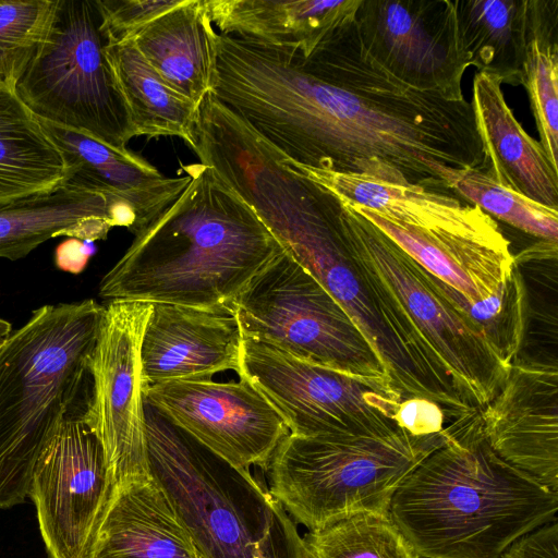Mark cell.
Instances as JSON below:
<instances>
[{"label":"cell","instance_id":"cell-2","mask_svg":"<svg viewBox=\"0 0 558 558\" xmlns=\"http://www.w3.org/2000/svg\"><path fill=\"white\" fill-rule=\"evenodd\" d=\"M184 169L190 183L134 235L101 278L100 298L232 311L253 277L283 251L215 169Z\"/></svg>","mask_w":558,"mask_h":558},{"label":"cell","instance_id":"cell-25","mask_svg":"<svg viewBox=\"0 0 558 558\" xmlns=\"http://www.w3.org/2000/svg\"><path fill=\"white\" fill-rule=\"evenodd\" d=\"M73 169L0 73V205L62 187Z\"/></svg>","mask_w":558,"mask_h":558},{"label":"cell","instance_id":"cell-17","mask_svg":"<svg viewBox=\"0 0 558 558\" xmlns=\"http://www.w3.org/2000/svg\"><path fill=\"white\" fill-rule=\"evenodd\" d=\"M242 333L232 311L153 303L141 347L148 386L241 372Z\"/></svg>","mask_w":558,"mask_h":558},{"label":"cell","instance_id":"cell-26","mask_svg":"<svg viewBox=\"0 0 558 558\" xmlns=\"http://www.w3.org/2000/svg\"><path fill=\"white\" fill-rule=\"evenodd\" d=\"M134 136H175L195 145L198 108L171 88L140 53L133 40L105 48Z\"/></svg>","mask_w":558,"mask_h":558},{"label":"cell","instance_id":"cell-18","mask_svg":"<svg viewBox=\"0 0 558 558\" xmlns=\"http://www.w3.org/2000/svg\"><path fill=\"white\" fill-rule=\"evenodd\" d=\"M114 227L134 232L135 218L126 205L65 183L51 193L0 205V258L17 260L62 235L81 241L106 240Z\"/></svg>","mask_w":558,"mask_h":558},{"label":"cell","instance_id":"cell-12","mask_svg":"<svg viewBox=\"0 0 558 558\" xmlns=\"http://www.w3.org/2000/svg\"><path fill=\"white\" fill-rule=\"evenodd\" d=\"M81 415L60 423L32 475L28 497L49 558H90L113 490L101 444Z\"/></svg>","mask_w":558,"mask_h":558},{"label":"cell","instance_id":"cell-8","mask_svg":"<svg viewBox=\"0 0 558 558\" xmlns=\"http://www.w3.org/2000/svg\"><path fill=\"white\" fill-rule=\"evenodd\" d=\"M101 24L97 0H58L50 29L14 88L38 119L126 155L134 132L106 56Z\"/></svg>","mask_w":558,"mask_h":558},{"label":"cell","instance_id":"cell-1","mask_svg":"<svg viewBox=\"0 0 558 558\" xmlns=\"http://www.w3.org/2000/svg\"><path fill=\"white\" fill-rule=\"evenodd\" d=\"M354 20L298 51L217 34L210 94L294 165L449 193L480 168L473 108L401 83L363 50Z\"/></svg>","mask_w":558,"mask_h":558},{"label":"cell","instance_id":"cell-4","mask_svg":"<svg viewBox=\"0 0 558 558\" xmlns=\"http://www.w3.org/2000/svg\"><path fill=\"white\" fill-rule=\"evenodd\" d=\"M105 310L94 299L43 305L0 347V510L25 502L60 423L86 411Z\"/></svg>","mask_w":558,"mask_h":558},{"label":"cell","instance_id":"cell-29","mask_svg":"<svg viewBox=\"0 0 558 558\" xmlns=\"http://www.w3.org/2000/svg\"><path fill=\"white\" fill-rule=\"evenodd\" d=\"M447 190L477 206L492 218L541 240H558V209L506 189L478 168L452 169Z\"/></svg>","mask_w":558,"mask_h":558},{"label":"cell","instance_id":"cell-32","mask_svg":"<svg viewBox=\"0 0 558 558\" xmlns=\"http://www.w3.org/2000/svg\"><path fill=\"white\" fill-rule=\"evenodd\" d=\"M184 0H97L107 45L131 40L150 22Z\"/></svg>","mask_w":558,"mask_h":558},{"label":"cell","instance_id":"cell-31","mask_svg":"<svg viewBox=\"0 0 558 558\" xmlns=\"http://www.w3.org/2000/svg\"><path fill=\"white\" fill-rule=\"evenodd\" d=\"M58 0H0V62L15 83L25 62L46 38Z\"/></svg>","mask_w":558,"mask_h":558},{"label":"cell","instance_id":"cell-14","mask_svg":"<svg viewBox=\"0 0 558 558\" xmlns=\"http://www.w3.org/2000/svg\"><path fill=\"white\" fill-rule=\"evenodd\" d=\"M145 400L171 423L231 464L266 470L290 432L245 378L179 380L148 386Z\"/></svg>","mask_w":558,"mask_h":558},{"label":"cell","instance_id":"cell-7","mask_svg":"<svg viewBox=\"0 0 558 558\" xmlns=\"http://www.w3.org/2000/svg\"><path fill=\"white\" fill-rule=\"evenodd\" d=\"M340 204L341 226L354 258L407 315L461 396L472 408H485L504 386L511 364L445 282L368 219Z\"/></svg>","mask_w":558,"mask_h":558},{"label":"cell","instance_id":"cell-35","mask_svg":"<svg viewBox=\"0 0 558 558\" xmlns=\"http://www.w3.org/2000/svg\"><path fill=\"white\" fill-rule=\"evenodd\" d=\"M504 558H558V523L544 524L517 539Z\"/></svg>","mask_w":558,"mask_h":558},{"label":"cell","instance_id":"cell-16","mask_svg":"<svg viewBox=\"0 0 558 558\" xmlns=\"http://www.w3.org/2000/svg\"><path fill=\"white\" fill-rule=\"evenodd\" d=\"M345 204L468 303L504 293L519 269L509 241L492 217L469 228L426 230L389 221L356 204Z\"/></svg>","mask_w":558,"mask_h":558},{"label":"cell","instance_id":"cell-24","mask_svg":"<svg viewBox=\"0 0 558 558\" xmlns=\"http://www.w3.org/2000/svg\"><path fill=\"white\" fill-rule=\"evenodd\" d=\"M284 160L340 201L360 205L392 222L426 230L463 229L490 217L450 193L411 183L388 182L366 174L312 169Z\"/></svg>","mask_w":558,"mask_h":558},{"label":"cell","instance_id":"cell-33","mask_svg":"<svg viewBox=\"0 0 558 558\" xmlns=\"http://www.w3.org/2000/svg\"><path fill=\"white\" fill-rule=\"evenodd\" d=\"M256 558H311L304 539L276 499L270 523L258 545Z\"/></svg>","mask_w":558,"mask_h":558},{"label":"cell","instance_id":"cell-28","mask_svg":"<svg viewBox=\"0 0 558 558\" xmlns=\"http://www.w3.org/2000/svg\"><path fill=\"white\" fill-rule=\"evenodd\" d=\"M539 143L558 169V0H526L522 84Z\"/></svg>","mask_w":558,"mask_h":558},{"label":"cell","instance_id":"cell-10","mask_svg":"<svg viewBox=\"0 0 558 558\" xmlns=\"http://www.w3.org/2000/svg\"><path fill=\"white\" fill-rule=\"evenodd\" d=\"M240 378L275 408L291 435H380L399 429L396 390L364 383L243 338Z\"/></svg>","mask_w":558,"mask_h":558},{"label":"cell","instance_id":"cell-11","mask_svg":"<svg viewBox=\"0 0 558 558\" xmlns=\"http://www.w3.org/2000/svg\"><path fill=\"white\" fill-rule=\"evenodd\" d=\"M89 360L83 422L104 449L113 487L150 476L141 347L153 304L109 301Z\"/></svg>","mask_w":558,"mask_h":558},{"label":"cell","instance_id":"cell-3","mask_svg":"<svg viewBox=\"0 0 558 558\" xmlns=\"http://www.w3.org/2000/svg\"><path fill=\"white\" fill-rule=\"evenodd\" d=\"M557 510L558 493L495 453L476 410L449 422L445 442L392 496L389 517L420 558H504Z\"/></svg>","mask_w":558,"mask_h":558},{"label":"cell","instance_id":"cell-9","mask_svg":"<svg viewBox=\"0 0 558 558\" xmlns=\"http://www.w3.org/2000/svg\"><path fill=\"white\" fill-rule=\"evenodd\" d=\"M232 312L243 338L396 390L385 365L348 313L284 251L253 277L234 300Z\"/></svg>","mask_w":558,"mask_h":558},{"label":"cell","instance_id":"cell-15","mask_svg":"<svg viewBox=\"0 0 558 558\" xmlns=\"http://www.w3.org/2000/svg\"><path fill=\"white\" fill-rule=\"evenodd\" d=\"M481 417L485 438L500 459L558 493L556 362L517 357Z\"/></svg>","mask_w":558,"mask_h":558},{"label":"cell","instance_id":"cell-5","mask_svg":"<svg viewBox=\"0 0 558 558\" xmlns=\"http://www.w3.org/2000/svg\"><path fill=\"white\" fill-rule=\"evenodd\" d=\"M400 427L380 435L289 434L266 472L270 495L310 531L359 514H389L392 496L446 440Z\"/></svg>","mask_w":558,"mask_h":558},{"label":"cell","instance_id":"cell-23","mask_svg":"<svg viewBox=\"0 0 558 558\" xmlns=\"http://www.w3.org/2000/svg\"><path fill=\"white\" fill-rule=\"evenodd\" d=\"M216 39L206 0H184L132 40L171 88L199 106L213 88Z\"/></svg>","mask_w":558,"mask_h":558},{"label":"cell","instance_id":"cell-34","mask_svg":"<svg viewBox=\"0 0 558 558\" xmlns=\"http://www.w3.org/2000/svg\"><path fill=\"white\" fill-rule=\"evenodd\" d=\"M446 418L439 405L415 398L403 400L396 414L398 425L417 436L440 433L447 426Z\"/></svg>","mask_w":558,"mask_h":558},{"label":"cell","instance_id":"cell-13","mask_svg":"<svg viewBox=\"0 0 558 558\" xmlns=\"http://www.w3.org/2000/svg\"><path fill=\"white\" fill-rule=\"evenodd\" d=\"M355 28L364 52L409 87L464 100L471 65L457 31L453 0H361Z\"/></svg>","mask_w":558,"mask_h":558},{"label":"cell","instance_id":"cell-36","mask_svg":"<svg viewBox=\"0 0 558 558\" xmlns=\"http://www.w3.org/2000/svg\"><path fill=\"white\" fill-rule=\"evenodd\" d=\"M89 258L86 245L78 239L69 238L60 243L56 250V264L58 268L72 274L81 272Z\"/></svg>","mask_w":558,"mask_h":558},{"label":"cell","instance_id":"cell-21","mask_svg":"<svg viewBox=\"0 0 558 558\" xmlns=\"http://www.w3.org/2000/svg\"><path fill=\"white\" fill-rule=\"evenodd\" d=\"M90 558H199L151 476L113 487Z\"/></svg>","mask_w":558,"mask_h":558},{"label":"cell","instance_id":"cell-30","mask_svg":"<svg viewBox=\"0 0 558 558\" xmlns=\"http://www.w3.org/2000/svg\"><path fill=\"white\" fill-rule=\"evenodd\" d=\"M311 558H420L389 514H359L303 538Z\"/></svg>","mask_w":558,"mask_h":558},{"label":"cell","instance_id":"cell-27","mask_svg":"<svg viewBox=\"0 0 558 558\" xmlns=\"http://www.w3.org/2000/svg\"><path fill=\"white\" fill-rule=\"evenodd\" d=\"M460 45L477 72L521 85L526 0H453Z\"/></svg>","mask_w":558,"mask_h":558},{"label":"cell","instance_id":"cell-37","mask_svg":"<svg viewBox=\"0 0 558 558\" xmlns=\"http://www.w3.org/2000/svg\"><path fill=\"white\" fill-rule=\"evenodd\" d=\"M13 331L11 323L0 317V347Z\"/></svg>","mask_w":558,"mask_h":558},{"label":"cell","instance_id":"cell-19","mask_svg":"<svg viewBox=\"0 0 558 558\" xmlns=\"http://www.w3.org/2000/svg\"><path fill=\"white\" fill-rule=\"evenodd\" d=\"M40 122L74 171L66 183L126 205L135 218L134 235L162 214L191 181L189 174L166 177L134 151L121 154L80 132Z\"/></svg>","mask_w":558,"mask_h":558},{"label":"cell","instance_id":"cell-6","mask_svg":"<svg viewBox=\"0 0 558 558\" xmlns=\"http://www.w3.org/2000/svg\"><path fill=\"white\" fill-rule=\"evenodd\" d=\"M149 474L199 558H256L275 498L239 468L171 423L145 400Z\"/></svg>","mask_w":558,"mask_h":558},{"label":"cell","instance_id":"cell-22","mask_svg":"<svg viewBox=\"0 0 558 558\" xmlns=\"http://www.w3.org/2000/svg\"><path fill=\"white\" fill-rule=\"evenodd\" d=\"M361 0H206L219 34L307 56L338 25L355 19Z\"/></svg>","mask_w":558,"mask_h":558},{"label":"cell","instance_id":"cell-20","mask_svg":"<svg viewBox=\"0 0 558 558\" xmlns=\"http://www.w3.org/2000/svg\"><path fill=\"white\" fill-rule=\"evenodd\" d=\"M483 148V170L499 185L558 209V169L506 102L500 81L476 72L471 101Z\"/></svg>","mask_w":558,"mask_h":558}]
</instances>
